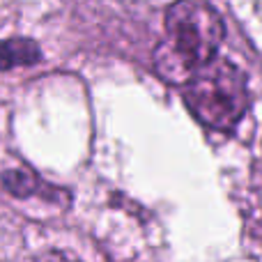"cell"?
<instances>
[{"label": "cell", "instance_id": "6da1fadb", "mask_svg": "<svg viewBox=\"0 0 262 262\" xmlns=\"http://www.w3.org/2000/svg\"><path fill=\"white\" fill-rule=\"evenodd\" d=\"M163 26L166 39L154 51V69L163 81L184 85L219 55L226 26L207 0H175L168 5Z\"/></svg>", "mask_w": 262, "mask_h": 262}, {"label": "cell", "instance_id": "7a4b0ae2", "mask_svg": "<svg viewBox=\"0 0 262 262\" xmlns=\"http://www.w3.org/2000/svg\"><path fill=\"white\" fill-rule=\"evenodd\" d=\"M186 108L203 127L232 131L249 108L246 78L230 60L214 58L182 85Z\"/></svg>", "mask_w": 262, "mask_h": 262}, {"label": "cell", "instance_id": "3957f363", "mask_svg": "<svg viewBox=\"0 0 262 262\" xmlns=\"http://www.w3.org/2000/svg\"><path fill=\"white\" fill-rule=\"evenodd\" d=\"M0 182H3V189L14 198L41 195L46 200H55L58 193H64V191H58V186L46 184L37 172L28 170V168H9V170H5L0 175Z\"/></svg>", "mask_w": 262, "mask_h": 262}, {"label": "cell", "instance_id": "277c9868", "mask_svg": "<svg viewBox=\"0 0 262 262\" xmlns=\"http://www.w3.org/2000/svg\"><path fill=\"white\" fill-rule=\"evenodd\" d=\"M41 62V49L30 37H12L0 41V72L14 67H30Z\"/></svg>", "mask_w": 262, "mask_h": 262}]
</instances>
